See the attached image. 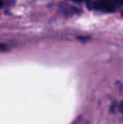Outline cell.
<instances>
[{"label":"cell","instance_id":"cell-4","mask_svg":"<svg viewBox=\"0 0 123 124\" xmlns=\"http://www.w3.org/2000/svg\"><path fill=\"white\" fill-rule=\"evenodd\" d=\"M71 1H74V2H85V1H89V0H71Z\"/></svg>","mask_w":123,"mask_h":124},{"label":"cell","instance_id":"cell-3","mask_svg":"<svg viewBox=\"0 0 123 124\" xmlns=\"http://www.w3.org/2000/svg\"><path fill=\"white\" fill-rule=\"evenodd\" d=\"M4 50H8V46L6 44H0V51H4Z\"/></svg>","mask_w":123,"mask_h":124},{"label":"cell","instance_id":"cell-5","mask_svg":"<svg viewBox=\"0 0 123 124\" xmlns=\"http://www.w3.org/2000/svg\"><path fill=\"white\" fill-rule=\"evenodd\" d=\"M121 15L123 16V9H122V11H121Z\"/></svg>","mask_w":123,"mask_h":124},{"label":"cell","instance_id":"cell-1","mask_svg":"<svg viewBox=\"0 0 123 124\" xmlns=\"http://www.w3.org/2000/svg\"><path fill=\"white\" fill-rule=\"evenodd\" d=\"M87 7L101 12L111 13L123 8V0H94L87 2Z\"/></svg>","mask_w":123,"mask_h":124},{"label":"cell","instance_id":"cell-2","mask_svg":"<svg viewBox=\"0 0 123 124\" xmlns=\"http://www.w3.org/2000/svg\"><path fill=\"white\" fill-rule=\"evenodd\" d=\"M11 3V0H0V8L4 6H9Z\"/></svg>","mask_w":123,"mask_h":124}]
</instances>
